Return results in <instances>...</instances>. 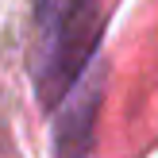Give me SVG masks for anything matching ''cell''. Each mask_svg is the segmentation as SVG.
Segmentation results:
<instances>
[{
  "label": "cell",
  "mask_w": 158,
  "mask_h": 158,
  "mask_svg": "<svg viewBox=\"0 0 158 158\" xmlns=\"http://www.w3.org/2000/svg\"><path fill=\"white\" fill-rule=\"evenodd\" d=\"M39 46H35V81L46 100L62 97L89 66L97 43V8L93 0H35Z\"/></svg>",
  "instance_id": "6da1fadb"
}]
</instances>
